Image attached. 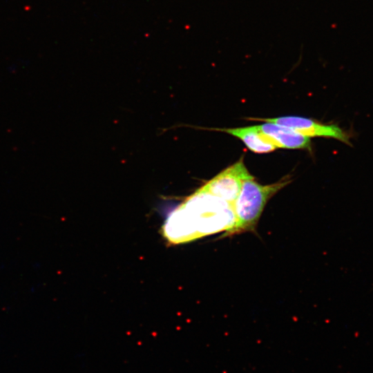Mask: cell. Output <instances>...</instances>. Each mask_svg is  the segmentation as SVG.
Wrapping results in <instances>:
<instances>
[{
    "label": "cell",
    "instance_id": "1",
    "mask_svg": "<svg viewBox=\"0 0 373 373\" xmlns=\"http://www.w3.org/2000/svg\"><path fill=\"white\" fill-rule=\"evenodd\" d=\"M289 182L287 180H282L262 185L254 181V178L245 180L233 206V221L222 236L254 231L268 200Z\"/></svg>",
    "mask_w": 373,
    "mask_h": 373
},
{
    "label": "cell",
    "instance_id": "2",
    "mask_svg": "<svg viewBox=\"0 0 373 373\" xmlns=\"http://www.w3.org/2000/svg\"><path fill=\"white\" fill-rule=\"evenodd\" d=\"M254 178L241 158L221 171L200 191L218 197L233 206L242 182Z\"/></svg>",
    "mask_w": 373,
    "mask_h": 373
},
{
    "label": "cell",
    "instance_id": "3",
    "mask_svg": "<svg viewBox=\"0 0 373 373\" xmlns=\"http://www.w3.org/2000/svg\"><path fill=\"white\" fill-rule=\"evenodd\" d=\"M254 119L283 125L309 138L312 137H331L346 144H351L349 134L334 124H325L311 119L296 116Z\"/></svg>",
    "mask_w": 373,
    "mask_h": 373
},
{
    "label": "cell",
    "instance_id": "4",
    "mask_svg": "<svg viewBox=\"0 0 373 373\" xmlns=\"http://www.w3.org/2000/svg\"><path fill=\"white\" fill-rule=\"evenodd\" d=\"M277 148L304 149L310 148V138L294 130L278 124L266 122L256 125Z\"/></svg>",
    "mask_w": 373,
    "mask_h": 373
},
{
    "label": "cell",
    "instance_id": "5",
    "mask_svg": "<svg viewBox=\"0 0 373 373\" xmlns=\"http://www.w3.org/2000/svg\"><path fill=\"white\" fill-rule=\"evenodd\" d=\"M217 131H222L233 135L240 140L248 147L249 150L257 153H265L271 152L278 149L256 126L218 128Z\"/></svg>",
    "mask_w": 373,
    "mask_h": 373
}]
</instances>
